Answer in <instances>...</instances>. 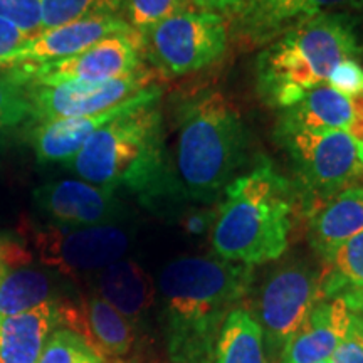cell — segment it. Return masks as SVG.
I'll return each instance as SVG.
<instances>
[{"label":"cell","mask_w":363,"mask_h":363,"mask_svg":"<svg viewBox=\"0 0 363 363\" xmlns=\"http://www.w3.org/2000/svg\"><path fill=\"white\" fill-rule=\"evenodd\" d=\"M157 104L136 108L104 125L65 163L66 169L93 185L128 190L152 211L185 201Z\"/></svg>","instance_id":"1"},{"label":"cell","mask_w":363,"mask_h":363,"mask_svg":"<svg viewBox=\"0 0 363 363\" xmlns=\"http://www.w3.org/2000/svg\"><path fill=\"white\" fill-rule=\"evenodd\" d=\"M252 279V266L220 257L182 256L163 266L157 293L174 363H212L220 326Z\"/></svg>","instance_id":"2"},{"label":"cell","mask_w":363,"mask_h":363,"mask_svg":"<svg viewBox=\"0 0 363 363\" xmlns=\"http://www.w3.org/2000/svg\"><path fill=\"white\" fill-rule=\"evenodd\" d=\"M217 211L212 247L217 257L239 264L279 259L289 246L296 190L261 158L252 170L230 182Z\"/></svg>","instance_id":"3"},{"label":"cell","mask_w":363,"mask_h":363,"mask_svg":"<svg viewBox=\"0 0 363 363\" xmlns=\"http://www.w3.org/2000/svg\"><path fill=\"white\" fill-rule=\"evenodd\" d=\"M363 52L357 21L328 12L284 30L256 61V88L267 106L286 110L325 84L345 59Z\"/></svg>","instance_id":"4"},{"label":"cell","mask_w":363,"mask_h":363,"mask_svg":"<svg viewBox=\"0 0 363 363\" xmlns=\"http://www.w3.org/2000/svg\"><path fill=\"white\" fill-rule=\"evenodd\" d=\"M249 133L220 91H203L179 111L177 179L185 199L212 203L247 163Z\"/></svg>","instance_id":"5"},{"label":"cell","mask_w":363,"mask_h":363,"mask_svg":"<svg viewBox=\"0 0 363 363\" xmlns=\"http://www.w3.org/2000/svg\"><path fill=\"white\" fill-rule=\"evenodd\" d=\"M276 138L288 152L306 212L315 214L363 172L358 142L348 131H293Z\"/></svg>","instance_id":"6"},{"label":"cell","mask_w":363,"mask_h":363,"mask_svg":"<svg viewBox=\"0 0 363 363\" xmlns=\"http://www.w3.org/2000/svg\"><path fill=\"white\" fill-rule=\"evenodd\" d=\"M142 35L143 56L158 72L185 76L219 62L229 29L219 13L190 11L160 22Z\"/></svg>","instance_id":"7"},{"label":"cell","mask_w":363,"mask_h":363,"mask_svg":"<svg viewBox=\"0 0 363 363\" xmlns=\"http://www.w3.org/2000/svg\"><path fill=\"white\" fill-rule=\"evenodd\" d=\"M19 234L27 246L34 247L44 266L71 278L83 272H98L121 259L131 242L130 234L116 224L67 227L35 225L27 220L21 225Z\"/></svg>","instance_id":"8"},{"label":"cell","mask_w":363,"mask_h":363,"mask_svg":"<svg viewBox=\"0 0 363 363\" xmlns=\"http://www.w3.org/2000/svg\"><path fill=\"white\" fill-rule=\"evenodd\" d=\"M321 271L308 261H293L271 271L256 299L267 358H278L284 345L321 301Z\"/></svg>","instance_id":"9"},{"label":"cell","mask_w":363,"mask_h":363,"mask_svg":"<svg viewBox=\"0 0 363 363\" xmlns=\"http://www.w3.org/2000/svg\"><path fill=\"white\" fill-rule=\"evenodd\" d=\"M142 35L136 30L108 35L83 52L74 56L43 62V65L17 66L33 84L54 86L71 81L103 83L125 78L143 67Z\"/></svg>","instance_id":"10"},{"label":"cell","mask_w":363,"mask_h":363,"mask_svg":"<svg viewBox=\"0 0 363 363\" xmlns=\"http://www.w3.org/2000/svg\"><path fill=\"white\" fill-rule=\"evenodd\" d=\"M155 84L153 72L140 67L125 78L103 81V83H71L43 86L29 83V99L33 118L30 121L59 120V118L91 116L108 111L126 99L136 96L143 89Z\"/></svg>","instance_id":"11"},{"label":"cell","mask_w":363,"mask_h":363,"mask_svg":"<svg viewBox=\"0 0 363 363\" xmlns=\"http://www.w3.org/2000/svg\"><path fill=\"white\" fill-rule=\"evenodd\" d=\"M57 325L78 335L103 363H128L136 348L135 323L98 294L59 299Z\"/></svg>","instance_id":"12"},{"label":"cell","mask_w":363,"mask_h":363,"mask_svg":"<svg viewBox=\"0 0 363 363\" xmlns=\"http://www.w3.org/2000/svg\"><path fill=\"white\" fill-rule=\"evenodd\" d=\"M33 199L35 207L57 225H111L125 217V206L115 190L84 180L49 182L34 190Z\"/></svg>","instance_id":"13"},{"label":"cell","mask_w":363,"mask_h":363,"mask_svg":"<svg viewBox=\"0 0 363 363\" xmlns=\"http://www.w3.org/2000/svg\"><path fill=\"white\" fill-rule=\"evenodd\" d=\"M160 98L162 88L153 84L136 96L126 99L125 103L118 104L108 111L98 113V115L59 118V120L35 123L29 131V143L34 148L39 163H62L65 165L104 125L125 113L136 110V108L155 104L160 101Z\"/></svg>","instance_id":"14"},{"label":"cell","mask_w":363,"mask_h":363,"mask_svg":"<svg viewBox=\"0 0 363 363\" xmlns=\"http://www.w3.org/2000/svg\"><path fill=\"white\" fill-rule=\"evenodd\" d=\"M338 9H363V0H246L233 17L234 30L242 43L262 45L298 22Z\"/></svg>","instance_id":"15"},{"label":"cell","mask_w":363,"mask_h":363,"mask_svg":"<svg viewBox=\"0 0 363 363\" xmlns=\"http://www.w3.org/2000/svg\"><path fill=\"white\" fill-rule=\"evenodd\" d=\"M352 311L343 299H321L284 345L278 363L330 360L350 323Z\"/></svg>","instance_id":"16"},{"label":"cell","mask_w":363,"mask_h":363,"mask_svg":"<svg viewBox=\"0 0 363 363\" xmlns=\"http://www.w3.org/2000/svg\"><path fill=\"white\" fill-rule=\"evenodd\" d=\"M131 26L120 16H98L79 19L69 24L45 29L34 38L21 52L17 66L43 65L83 52L108 35L131 33ZM16 66V67H17Z\"/></svg>","instance_id":"17"},{"label":"cell","mask_w":363,"mask_h":363,"mask_svg":"<svg viewBox=\"0 0 363 363\" xmlns=\"http://www.w3.org/2000/svg\"><path fill=\"white\" fill-rule=\"evenodd\" d=\"M362 233L363 187H348L313 214L308 240L325 264L342 244Z\"/></svg>","instance_id":"18"},{"label":"cell","mask_w":363,"mask_h":363,"mask_svg":"<svg viewBox=\"0 0 363 363\" xmlns=\"http://www.w3.org/2000/svg\"><path fill=\"white\" fill-rule=\"evenodd\" d=\"M96 291L131 323L142 320L157 298L152 276L136 261L123 257L98 271Z\"/></svg>","instance_id":"19"},{"label":"cell","mask_w":363,"mask_h":363,"mask_svg":"<svg viewBox=\"0 0 363 363\" xmlns=\"http://www.w3.org/2000/svg\"><path fill=\"white\" fill-rule=\"evenodd\" d=\"M353 99L328 84L311 89L301 101L281 113L276 136L293 131H348L353 123Z\"/></svg>","instance_id":"20"},{"label":"cell","mask_w":363,"mask_h":363,"mask_svg":"<svg viewBox=\"0 0 363 363\" xmlns=\"http://www.w3.org/2000/svg\"><path fill=\"white\" fill-rule=\"evenodd\" d=\"M57 301L0 320V363H38L57 328Z\"/></svg>","instance_id":"21"},{"label":"cell","mask_w":363,"mask_h":363,"mask_svg":"<svg viewBox=\"0 0 363 363\" xmlns=\"http://www.w3.org/2000/svg\"><path fill=\"white\" fill-rule=\"evenodd\" d=\"M212 363H269L261 326L251 313L235 308L217 335Z\"/></svg>","instance_id":"22"},{"label":"cell","mask_w":363,"mask_h":363,"mask_svg":"<svg viewBox=\"0 0 363 363\" xmlns=\"http://www.w3.org/2000/svg\"><path fill=\"white\" fill-rule=\"evenodd\" d=\"M56 299L54 276L40 267L22 266L0 278V320Z\"/></svg>","instance_id":"23"},{"label":"cell","mask_w":363,"mask_h":363,"mask_svg":"<svg viewBox=\"0 0 363 363\" xmlns=\"http://www.w3.org/2000/svg\"><path fill=\"white\" fill-rule=\"evenodd\" d=\"M363 291V233L342 244L321 271V298L338 299Z\"/></svg>","instance_id":"24"},{"label":"cell","mask_w":363,"mask_h":363,"mask_svg":"<svg viewBox=\"0 0 363 363\" xmlns=\"http://www.w3.org/2000/svg\"><path fill=\"white\" fill-rule=\"evenodd\" d=\"M126 0H39L43 30L98 16H118Z\"/></svg>","instance_id":"25"},{"label":"cell","mask_w":363,"mask_h":363,"mask_svg":"<svg viewBox=\"0 0 363 363\" xmlns=\"http://www.w3.org/2000/svg\"><path fill=\"white\" fill-rule=\"evenodd\" d=\"M33 118L29 81L19 67L0 72V131H9Z\"/></svg>","instance_id":"26"},{"label":"cell","mask_w":363,"mask_h":363,"mask_svg":"<svg viewBox=\"0 0 363 363\" xmlns=\"http://www.w3.org/2000/svg\"><path fill=\"white\" fill-rule=\"evenodd\" d=\"M128 24L138 34L155 27L182 12L197 11L192 0H126L125 4Z\"/></svg>","instance_id":"27"},{"label":"cell","mask_w":363,"mask_h":363,"mask_svg":"<svg viewBox=\"0 0 363 363\" xmlns=\"http://www.w3.org/2000/svg\"><path fill=\"white\" fill-rule=\"evenodd\" d=\"M38 363H103L78 335L67 328H56L45 342Z\"/></svg>","instance_id":"28"},{"label":"cell","mask_w":363,"mask_h":363,"mask_svg":"<svg viewBox=\"0 0 363 363\" xmlns=\"http://www.w3.org/2000/svg\"><path fill=\"white\" fill-rule=\"evenodd\" d=\"M0 17L11 21L30 38L43 33L39 0H0Z\"/></svg>","instance_id":"29"},{"label":"cell","mask_w":363,"mask_h":363,"mask_svg":"<svg viewBox=\"0 0 363 363\" xmlns=\"http://www.w3.org/2000/svg\"><path fill=\"white\" fill-rule=\"evenodd\" d=\"M30 35L21 30L11 21L0 17V69L17 66L21 52L29 44Z\"/></svg>","instance_id":"30"},{"label":"cell","mask_w":363,"mask_h":363,"mask_svg":"<svg viewBox=\"0 0 363 363\" xmlns=\"http://www.w3.org/2000/svg\"><path fill=\"white\" fill-rule=\"evenodd\" d=\"M328 86L352 99L363 96V66L357 59H345L331 71Z\"/></svg>","instance_id":"31"},{"label":"cell","mask_w":363,"mask_h":363,"mask_svg":"<svg viewBox=\"0 0 363 363\" xmlns=\"http://www.w3.org/2000/svg\"><path fill=\"white\" fill-rule=\"evenodd\" d=\"M330 363H363V316L358 313L350 315L348 330L337 350L330 358Z\"/></svg>","instance_id":"32"},{"label":"cell","mask_w":363,"mask_h":363,"mask_svg":"<svg viewBox=\"0 0 363 363\" xmlns=\"http://www.w3.org/2000/svg\"><path fill=\"white\" fill-rule=\"evenodd\" d=\"M33 262V252L21 234L0 230V278L7 271L29 266Z\"/></svg>","instance_id":"33"},{"label":"cell","mask_w":363,"mask_h":363,"mask_svg":"<svg viewBox=\"0 0 363 363\" xmlns=\"http://www.w3.org/2000/svg\"><path fill=\"white\" fill-rule=\"evenodd\" d=\"M216 219L217 212L214 211H199V208H194V211L185 212L179 224L182 230L190 235V238H199V235L206 234L208 229H214Z\"/></svg>","instance_id":"34"},{"label":"cell","mask_w":363,"mask_h":363,"mask_svg":"<svg viewBox=\"0 0 363 363\" xmlns=\"http://www.w3.org/2000/svg\"><path fill=\"white\" fill-rule=\"evenodd\" d=\"M197 11L219 13L222 17H234L242 9L246 0H192Z\"/></svg>","instance_id":"35"},{"label":"cell","mask_w":363,"mask_h":363,"mask_svg":"<svg viewBox=\"0 0 363 363\" xmlns=\"http://www.w3.org/2000/svg\"><path fill=\"white\" fill-rule=\"evenodd\" d=\"M353 110H355V116H353V123L350 130H348V133L358 143H363V96L353 98Z\"/></svg>","instance_id":"36"},{"label":"cell","mask_w":363,"mask_h":363,"mask_svg":"<svg viewBox=\"0 0 363 363\" xmlns=\"http://www.w3.org/2000/svg\"><path fill=\"white\" fill-rule=\"evenodd\" d=\"M343 301L348 306V310L363 316V296H348L343 298Z\"/></svg>","instance_id":"37"},{"label":"cell","mask_w":363,"mask_h":363,"mask_svg":"<svg viewBox=\"0 0 363 363\" xmlns=\"http://www.w3.org/2000/svg\"><path fill=\"white\" fill-rule=\"evenodd\" d=\"M358 155H360V163L363 169V143H358Z\"/></svg>","instance_id":"38"},{"label":"cell","mask_w":363,"mask_h":363,"mask_svg":"<svg viewBox=\"0 0 363 363\" xmlns=\"http://www.w3.org/2000/svg\"><path fill=\"white\" fill-rule=\"evenodd\" d=\"M348 296H363V291H355V293H348V294H345L343 298H348ZM343 298H340V299H343Z\"/></svg>","instance_id":"39"},{"label":"cell","mask_w":363,"mask_h":363,"mask_svg":"<svg viewBox=\"0 0 363 363\" xmlns=\"http://www.w3.org/2000/svg\"><path fill=\"white\" fill-rule=\"evenodd\" d=\"M318 363H330V360H325V362H318Z\"/></svg>","instance_id":"40"}]
</instances>
